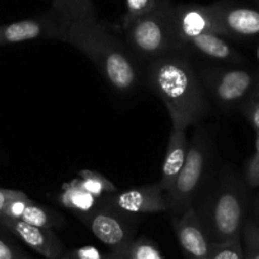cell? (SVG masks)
<instances>
[{"instance_id":"obj_6","label":"cell","mask_w":259,"mask_h":259,"mask_svg":"<svg viewBox=\"0 0 259 259\" xmlns=\"http://www.w3.org/2000/svg\"><path fill=\"white\" fill-rule=\"evenodd\" d=\"M259 74L248 68L207 69L202 74L206 94L221 109H233L244 103L255 84Z\"/></svg>"},{"instance_id":"obj_22","label":"cell","mask_w":259,"mask_h":259,"mask_svg":"<svg viewBox=\"0 0 259 259\" xmlns=\"http://www.w3.org/2000/svg\"><path fill=\"white\" fill-rule=\"evenodd\" d=\"M208 259H245L241 236L225 243H212Z\"/></svg>"},{"instance_id":"obj_15","label":"cell","mask_w":259,"mask_h":259,"mask_svg":"<svg viewBox=\"0 0 259 259\" xmlns=\"http://www.w3.org/2000/svg\"><path fill=\"white\" fill-rule=\"evenodd\" d=\"M186 51L196 52L200 56L213 61L228 64H243L245 57L229 44L228 38L215 33L201 34L186 44Z\"/></svg>"},{"instance_id":"obj_4","label":"cell","mask_w":259,"mask_h":259,"mask_svg":"<svg viewBox=\"0 0 259 259\" xmlns=\"http://www.w3.org/2000/svg\"><path fill=\"white\" fill-rule=\"evenodd\" d=\"M171 0L141 17L123 31L124 44L136 60H153L166 55H182L173 23Z\"/></svg>"},{"instance_id":"obj_34","label":"cell","mask_w":259,"mask_h":259,"mask_svg":"<svg viewBox=\"0 0 259 259\" xmlns=\"http://www.w3.org/2000/svg\"><path fill=\"white\" fill-rule=\"evenodd\" d=\"M255 3H256V4H258V6H259V0H255Z\"/></svg>"},{"instance_id":"obj_25","label":"cell","mask_w":259,"mask_h":259,"mask_svg":"<svg viewBox=\"0 0 259 259\" xmlns=\"http://www.w3.org/2000/svg\"><path fill=\"white\" fill-rule=\"evenodd\" d=\"M0 259H29V255L0 231Z\"/></svg>"},{"instance_id":"obj_23","label":"cell","mask_w":259,"mask_h":259,"mask_svg":"<svg viewBox=\"0 0 259 259\" xmlns=\"http://www.w3.org/2000/svg\"><path fill=\"white\" fill-rule=\"evenodd\" d=\"M244 258L259 259V226L249 220L243 226Z\"/></svg>"},{"instance_id":"obj_19","label":"cell","mask_w":259,"mask_h":259,"mask_svg":"<svg viewBox=\"0 0 259 259\" xmlns=\"http://www.w3.org/2000/svg\"><path fill=\"white\" fill-rule=\"evenodd\" d=\"M78 182L87 192L98 198H103L108 194L117 192V187L108 178L99 171L92 169H81L78 171Z\"/></svg>"},{"instance_id":"obj_5","label":"cell","mask_w":259,"mask_h":259,"mask_svg":"<svg viewBox=\"0 0 259 259\" xmlns=\"http://www.w3.org/2000/svg\"><path fill=\"white\" fill-rule=\"evenodd\" d=\"M211 140L210 134L198 128L188 145L183 168L171 191L166 194L168 212L173 219L181 216L194 205L203 183L207 181L206 173L211 156Z\"/></svg>"},{"instance_id":"obj_31","label":"cell","mask_w":259,"mask_h":259,"mask_svg":"<svg viewBox=\"0 0 259 259\" xmlns=\"http://www.w3.org/2000/svg\"><path fill=\"white\" fill-rule=\"evenodd\" d=\"M256 57L259 60V42H258V46H256Z\"/></svg>"},{"instance_id":"obj_27","label":"cell","mask_w":259,"mask_h":259,"mask_svg":"<svg viewBox=\"0 0 259 259\" xmlns=\"http://www.w3.org/2000/svg\"><path fill=\"white\" fill-rule=\"evenodd\" d=\"M19 191L17 189H6L0 188V216L3 215V211L6 208L7 203L12 200L13 197H16Z\"/></svg>"},{"instance_id":"obj_13","label":"cell","mask_w":259,"mask_h":259,"mask_svg":"<svg viewBox=\"0 0 259 259\" xmlns=\"http://www.w3.org/2000/svg\"><path fill=\"white\" fill-rule=\"evenodd\" d=\"M173 229L184 259H208L212 243L193 206L173 219Z\"/></svg>"},{"instance_id":"obj_21","label":"cell","mask_w":259,"mask_h":259,"mask_svg":"<svg viewBox=\"0 0 259 259\" xmlns=\"http://www.w3.org/2000/svg\"><path fill=\"white\" fill-rule=\"evenodd\" d=\"M166 2L169 0H124L126 12L121 19V29L124 31L130 24L154 12Z\"/></svg>"},{"instance_id":"obj_26","label":"cell","mask_w":259,"mask_h":259,"mask_svg":"<svg viewBox=\"0 0 259 259\" xmlns=\"http://www.w3.org/2000/svg\"><path fill=\"white\" fill-rule=\"evenodd\" d=\"M245 176L249 186L259 187V151H256L253 158L249 160Z\"/></svg>"},{"instance_id":"obj_33","label":"cell","mask_w":259,"mask_h":259,"mask_svg":"<svg viewBox=\"0 0 259 259\" xmlns=\"http://www.w3.org/2000/svg\"><path fill=\"white\" fill-rule=\"evenodd\" d=\"M0 41H2V26H0Z\"/></svg>"},{"instance_id":"obj_2","label":"cell","mask_w":259,"mask_h":259,"mask_svg":"<svg viewBox=\"0 0 259 259\" xmlns=\"http://www.w3.org/2000/svg\"><path fill=\"white\" fill-rule=\"evenodd\" d=\"M68 44L83 52L96 65L114 92L130 94L138 88L141 74L136 57L124 41H121L99 19L71 23L68 31Z\"/></svg>"},{"instance_id":"obj_24","label":"cell","mask_w":259,"mask_h":259,"mask_svg":"<svg viewBox=\"0 0 259 259\" xmlns=\"http://www.w3.org/2000/svg\"><path fill=\"white\" fill-rule=\"evenodd\" d=\"M241 113L255 130H259V80L251 93L240 106Z\"/></svg>"},{"instance_id":"obj_11","label":"cell","mask_w":259,"mask_h":259,"mask_svg":"<svg viewBox=\"0 0 259 259\" xmlns=\"http://www.w3.org/2000/svg\"><path fill=\"white\" fill-rule=\"evenodd\" d=\"M173 23L182 52L186 51L187 42L194 37L206 33L219 34L211 6H198V4L174 6Z\"/></svg>"},{"instance_id":"obj_10","label":"cell","mask_w":259,"mask_h":259,"mask_svg":"<svg viewBox=\"0 0 259 259\" xmlns=\"http://www.w3.org/2000/svg\"><path fill=\"white\" fill-rule=\"evenodd\" d=\"M103 198L117 210L136 218L145 213L168 212L166 194L159 182L117 191Z\"/></svg>"},{"instance_id":"obj_1","label":"cell","mask_w":259,"mask_h":259,"mask_svg":"<svg viewBox=\"0 0 259 259\" xmlns=\"http://www.w3.org/2000/svg\"><path fill=\"white\" fill-rule=\"evenodd\" d=\"M146 83L165 104L171 122L189 127L207 113V96L202 81L183 55H166L150 61Z\"/></svg>"},{"instance_id":"obj_7","label":"cell","mask_w":259,"mask_h":259,"mask_svg":"<svg viewBox=\"0 0 259 259\" xmlns=\"http://www.w3.org/2000/svg\"><path fill=\"white\" fill-rule=\"evenodd\" d=\"M79 220L99 241L112 251L126 248L135 239L139 218L127 215L109 205L104 198L101 203Z\"/></svg>"},{"instance_id":"obj_30","label":"cell","mask_w":259,"mask_h":259,"mask_svg":"<svg viewBox=\"0 0 259 259\" xmlns=\"http://www.w3.org/2000/svg\"><path fill=\"white\" fill-rule=\"evenodd\" d=\"M57 259H70V258H69V256L64 253L61 256H60V258H57Z\"/></svg>"},{"instance_id":"obj_16","label":"cell","mask_w":259,"mask_h":259,"mask_svg":"<svg viewBox=\"0 0 259 259\" xmlns=\"http://www.w3.org/2000/svg\"><path fill=\"white\" fill-rule=\"evenodd\" d=\"M101 201L102 198L96 197L89 192H87L79 184L78 178L64 184L61 192L57 194L56 198V202L59 205H61L66 210L71 211L78 219L93 211L101 203Z\"/></svg>"},{"instance_id":"obj_14","label":"cell","mask_w":259,"mask_h":259,"mask_svg":"<svg viewBox=\"0 0 259 259\" xmlns=\"http://www.w3.org/2000/svg\"><path fill=\"white\" fill-rule=\"evenodd\" d=\"M186 127L178 122H171L170 135H169L168 146H166L165 156L161 164V177L159 184L168 194L174 187L177 178L181 173L188 151V140L186 136Z\"/></svg>"},{"instance_id":"obj_20","label":"cell","mask_w":259,"mask_h":259,"mask_svg":"<svg viewBox=\"0 0 259 259\" xmlns=\"http://www.w3.org/2000/svg\"><path fill=\"white\" fill-rule=\"evenodd\" d=\"M116 253L119 259H163L155 243L146 236L135 238L126 248L116 250Z\"/></svg>"},{"instance_id":"obj_12","label":"cell","mask_w":259,"mask_h":259,"mask_svg":"<svg viewBox=\"0 0 259 259\" xmlns=\"http://www.w3.org/2000/svg\"><path fill=\"white\" fill-rule=\"evenodd\" d=\"M0 226L45 259H57L65 253L64 243L51 229L38 228L6 216H0Z\"/></svg>"},{"instance_id":"obj_28","label":"cell","mask_w":259,"mask_h":259,"mask_svg":"<svg viewBox=\"0 0 259 259\" xmlns=\"http://www.w3.org/2000/svg\"><path fill=\"white\" fill-rule=\"evenodd\" d=\"M255 149L259 151V130H256V138H255Z\"/></svg>"},{"instance_id":"obj_32","label":"cell","mask_w":259,"mask_h":259,"mask_svg":"<svg viewBox=\"0 0 259 259\" xmlns=\"http://www.w3.org/2000/svg\"><path fill=\"white\" fill-rule=\"evenodd\" d=\"M106 259H112V258H111V255H109V253H108V254H106Z\"/></svg>"},{"instance_id":"obj_17","label":"cell","mask_w":259,"mask_h":259,"mask_svg":"<svg viewBox=\"0 0 259 259\" xmlns=\"http://www.w3.org/2000/svg\"><path fill=\"white\" fill-rule=\"evenodd\" d=\"M51 9L69 24L98 21L93 0H52Z\"/></svg>"},{"instance_id":"obj_18","label":"cell","mask_w":259,"mask_h":259,"mask_svg":"<svg viewBox=\"0 0 259 259\" xmlns=\"http://www.w3.org/2000/svg\"><path fill=\"white\" fill-rule=\"evenodd\" d=\"M19 220L31 224L33 226L51 229V230L56 228H62L66 224V220L59 211L47 207V206L39 205V203L34 202L33 200L27 203Z\"/></svg>"},{"instance_id":"obj_8","label":"cell","mask_w":259,"mask_h":259,"mask_svg":"<svg viewBox=\"0 0 259 259\" xmlns=\"http://www.w3.org/2000/svg\"><path fill=\"white\" fill-rule=\"evenodd\" d=\"M69 26L70 24L62 17L50 9L49 12L37 17L2 26L0 46L21 44L37 38L68 42Z\"/></svg>"},{"instance_id":"obj_9","label":"cell","mask_w":259,"mask_h":259,"mask_svg":"<svg viewBox=\"0 0 259 259\" xmlns=\"http://www.w3.org/2000/svg\"><path fill=\"white\" fill-rule=\"evenodd\" d=\"M218 33L225 38L245 39L259 37V9L230 2L211 4Z\"/></svg>"},{"instance_id":"obj_3","label":"cell","mask_w":259,"mask_h":259,"mask_svg":"<svg viewBox=\"0 0 259 259\" xmlns=\"http://www.w3.org/2000/svg\"><path fill=\"white\" fill-rule=\"evenodd\" d=\"M196 211L211 243H225L241 236L246 211L243 182L234 171L223 170L207 186L201 208Z\"/></svg>"},{"instance_id":"obj_29","label":"cell","mask_w":259,"mask_h":259,"mask_svg":"<svg viewBox=\"0 0 259 259\" xmlns=\"http://www.w3.org/2000/svg\"><path fill=\"white\" fill-rule=\"evenodd\" d=\"M109 255H111L112 259H119L118 254H117L116 251H109Z\"/></svg>"}]
</instances>
